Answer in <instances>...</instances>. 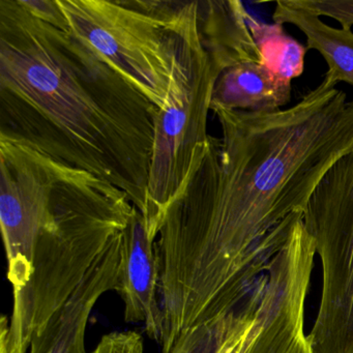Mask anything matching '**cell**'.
<instances>
[{
    "label": "cell",
    "instance_id": "cell-1",
    "mask_svg": "<svg viewBox=\"0 0 353 353\" xmlns=\"http://www.w3.org/2000/svg\"><path fill=\"white\" fill-rule=\"evenodd\" d=\"M336 84L325 74L290 108H212L222 139L210 136L154 241L165 342L241 307L353 148V98Z\"/></svg>",
    "mask_w": 353,
    "mask_h": 353
},
{
    "label": "cell",
    "instance_id": "cell-2",
    "mask_svg": "<svg viewBox=\"0 0 353 353\" xmlns=\"http://www.w3.org/2000/svg\"><path fill=\"white\" fill-rule=\"evenodd\" d=\"M0 133L112 183L143 214L158 107L19 0H0Z\"/></svg>",
    "mask_w": 353,
    "mask_h": 353
},
{
    "label": "cell",
    "instance_id": "cell-3",
    "mask_svg": "<svg viewBox=\"0 0 353 353\" xmlns=\"http://www.w3.org/2000/svg\"><path fill=\"white\" fill-rule=\"evenodd\" d=\"M135 208L112 183L61 163L34 251V274L13 294L10 319L1 317V350L28 352L34 334L71 296Z\"/></svg>",
    "mask_w": 353,
    "mask_h": 353
},
{
    "label": "cell",
    "instance_id": "cell-4",
    "mask_svg": "<svg viewBox=\"0 0 353 353\" xmlns=\"http://www.w3.org/2000/svg\"><path fill=\"white\" fill-rule=\"evenodd\" d=\"M179 68L167 102L159 109L143 212L156 241L169 206L185 190L210 146L208 113L222 63L206 44L200 3H181L176 20Z\"/></svg>",
    "mask_w": 353,
    "mask_h": 353
},
{
    "label": "cell",
    "instance_id": "cell-5",
    "mask_svg": "<svg viewBox=\"0 0 353 353\" xmlns=\"http://www.w3.org/2000/svg\"><path fill=\"white\" fill-rule=\"evenodd\" d=\"M74 36L159 109L179 68L181 3L57 0Z\"/></svg>",
    "mask_w": 353,
    "mask_h": 353
},
{
    "label": "cell",
    "instance_id": "cell-6",
    "mask_svg": "<svg viewBox=\"0 0 353 353\" xmlns=\"http://www.w3.org/2000/svg\"><path fill=\"white\" fill-rule=\"evenodd\" d=\"M322 264L314 353H353V148L322 176L303 212Z\"/></svg>",
    "mask_w": 353,
    "mask_h": 353
},
{
    "label": "cell",
    "instance_id": "cell-7",
    "mask_svg": "<svg viewBox=\"0 0 353 353\" xmlns=\"http://www.w3.org/2000/svg\"><path fill=\"white\" fill-rule=\"evenodd\" d=\"M61 165L42 150L0 133V224L13 294L34 274V251Z\"/></svg>",
    "mask_w": 353,
    "mask_h": 353
},
{
    "label": "cell",
    "instance_id": "cell-8",
    "mask_svg": "<svg viewBox=\"0 0 353 353\" xmlns=\"http://www.w3.org/2000/svg\"><path fill=\"white\" fill-rule=\"evenodd\" d=\"M121 233L109 241L68 301L34 334L30 353H88V320L99 299L119 291Z\"/></svg>",
    "mask_w": 353,
    "mask_h": 353
},
{
    "label": "cell",
    "instance_id": "cell-9",
    "mask_svg": "<svg viewBox=\"0 0 353 353\" xmlns=\"http://www.w3.org/2000/svg\"><path fill=\"white\" fill-rule=\"evenodd\" d=\"M154 241L143 214L135 208L121 233L117 292L125 303V319L142 322L148 336L160 343L163 316Z\"/></svg>",
    "mask_w": 353,
    "mask_h": 353
},
{
    "label": "cell",
    "instance_id": "cell-10",
    "mask_svg": "<svg viewBox=\"0 0 353 353\" xmlns=\"http://www.w3.org/2000/svg\"><path fill=\"white\" fill-rule=\"evenodd\" d=\"M291 82L257 61H241L223 70L214 84L212 108L263 112L286 106Z\"/></svg>",
    "mask_w": 353,
    "mask_h": 353
},
{
    "label": "cell",
    "instance_id": "cell-11",
    "mask_svg": "<svg viewBox=\"0 0 353 353\" xmlns=\"http://www.w3.org/2000/svg\"><path fill=\"white\" fill-rule=\"evenodd\" d=\"M272 20L283 26L293 24L305 34L307 50L313 49L323 57L327 74L334 82L353 85V32L324 23L319 16L299 7L294 0H279Z\"/></svg>",
    "mask_w": 353,
    "mask_h": 353
},
{
    "label": "cell",
    "instance_id": "cell-12",
    "mask_svg": "<svg viewBox=\"0 0 353 353\" xmlns=\"http://www.w3.org/2000/svg\"><path fill=\"white\" fill-rule=\"evenodd\" d=\"M239 353H314L305 311L286 301L263 299Z\"/></svg>",
    "mask_w": 353,
    "mask_h": 353
},
{
    "label": "cell",
    "instance_id": "cell-13",
    "mask_svg": "<svg viewBox=\"0 0 353 353\" xmlns=\"http://www.w3.org/2000/svg\"><path fill=\"white\" fill-rule=\"evenodd\" d=\"M265 281L263 274L239 309L196 326L179 339L171 353H221L231 334L259 305Z\"/></svg>",
    "mask_w": 353,
    "mask_h": 353
},
{
    "label": "cell",
    "instance_id": "cell-14",
    "mask_svg": "<svg viewBox=\"0 0 353 353\" xmlns=\"http://www.w3.org/2000/svg\"><path fill=\"white\" fill-rule=\"evenodd\" d=\"M248 24L268 68L281 79L291 82L305 70L307 47L286 34L280 24H266L248 15Z\"/></svg>",
    "mask_w": 353,
    "mask_h": 353
},
{
    "label": "cell",
    "instance_id": "cell-15",
    "mask_svg": "<svg viewBox=\"0 0 353 353\" xmlns=\"http://www.w3.org/2000/svg\"><path fill=\"white\" fill-rule=\"evenodd\" d=\"M297 5L319 17L336 20L345 30L353 26V0H299Z\"/></svg>",
    "mask_w": 353,
    "mask_h": 353
},
{
    "label": "cell",
    "instance_id": "cell-16",
    "mask_svg": "<svg viewBox=\"0 0 353 353\" xmlns=\"http://www.w3.org/2000/svg\"><path fill=\"white\" fill-rule=\"evenodd\" d=\"M90 353H144L143 339L132 330L111 332L105 334Z\"/></svg>",
    "mask_w": 353,
    "mask_h": 353
},
{
    "label": "cell",
    "instance_id": "cell-17",
    "mask_svg": "<svg viewBox=\"0 0 353 353\" xmlns=\"http://www.w3.org/2000/svg\"><path fill=\"white\" fill-rule=\"evenodd\" d=\"M19 3L26 11L40 21L65 32L70 30L67 19L59 8L57 0H19Z\"/></svg>",
    "mask_w": 353,
    "mask_h": 353
},
{
    "label": "cell",
    "instance_id": "cell-18",
    "mask_svg": "<svg viewBox=\"0 0 353 353\" xmlns=\"http://www.w3.org/2000/svg\"><path fill=\"white\" fill-rule=\"evenodd\" d=\"M259 305H257L255 310L252 312L251 315L241 323V325L231 334L230 338L227 341L226 344L223 347L221 353H239L243 347V342H245V338H247L248 334H249L250 330H251L252 325H253L254 320H255L256 313H257V309Z\"/></svg>",
    "mask_w": 353,
    "mask_h": 353
}]
</instances>
